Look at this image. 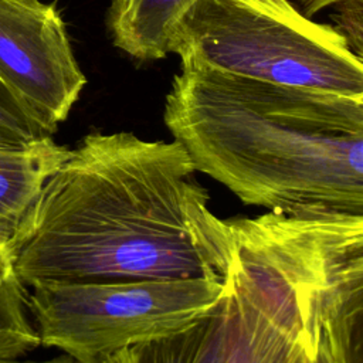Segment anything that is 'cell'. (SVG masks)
I'll return each instance as SVG.
<instances>
[{
    "mask_svg": "<svg viewBox=\"0 0 363 363\" xmlns=\"http://www.w3.org/2000/svg\"><path fill=\"white\" fill-rule=\"evenodd\" d=\"M176 142L85 135L50 176L9 241L24 288L217 278L234 255L228 220Z\"/></svg>",
    "mask_w": 363,
    "mask_h": 363,
    "instance_id": "1",
    "label": "cell"
},
{
    "mask_svg": "<svg viewBox=\"0 0 363 363\" xmlns=\"http://www.w3.org/2000/svg\"><path fill=\"white\" fill-rule=\"evenodd\" d=\"M194 0H111L106 27L116 48L138 61L169 52L172 30Z\"/></svg>",
    "mask_w": 363,
    "mask_h": 363,
    "instance_id": "8",
    "label": "cell"
},
{
    "mask_svg": "<svg viewBox=\"0 0 363 363\" xmlns=\"http://www.w3.org/2000/svg\"><path fill=\"white\" fill-rule=\"evenodd\" d=\"M40 346L38 337L0 335V359H13L27 354Z\"/></svg>",
    "mask_w": 363,
    "mask_h": 363,
    "instance_id": "12",
    "label": "cell"
},
{
    "mask_svg": "<svg viewBox=\"0 0 363 363\" xmlns=\"http://www.w3.org/2000/svg\"><path fill=\"white\" fill-rule=\"evenodd\" d=\"M40 345L75 363H104L136 343L184 330L224 298L217 278L52 284L30 288Z\"/></svg>",
    "mask_w": 363,
    "mask_h": 363,
    "instance_id": "4",
    "label": "cell"
},
{
    "mask_svg": "<svg viewBox=\"0 0 363 363\" xmlns=\"http://www.w3.org/2000/svg\"><path fill=\"white\" fill-rule=\"evenodd\" d=\"M26 295L17 278L0 284V335L38 337L27 315Z\"/></svg>",
    "mask_w": 363,
    "mask_h": 363,
    "instance_id": "11",
    "label": "cell"
},
{
    "mask_svg": "<svg viewBox=\"0 0 363 363\" xmlns=\"http://www.w3.org/2000/svg\"><path fill=\"white\" fill-rule=\"evenodd\" d=\"M0 81L48 133L67 119L86 78L55 4L0 0Z\"/></svg>",
    "mask_w": 363,
    "mask_h": 363,
    "instance_id": "5",
    "label": "cell"
},
{
    "mask_svg": "<svg viewBox=\"0 0 363 363\" xmlns=\"http://www.w3.org/2000/svg\"><path fill=\"white\" fill-rule=\"evenodd\" d=\"M69 153L52 136L24 146H0V240L6 245Z\"/></svg>",
    "mask_w": 363,
    "mask_h": 363,
    "instance_id": "6",
    "label": "cell"
},
{
    "mask_svg": "<svg viewBox=\"0 0 363 363\" xmlns=\"http://www.w3.org/2000/svg\"><path fill=\"white\" fill-rule=\"evenodd\" d=\"M163 121L197 172L285 216H363V99L180 64Z\"/></svg>",
    "mask_w": 363,
    "mask_h": 363,
    "instance_id": "2",
    "label": "cell"
},
{
    "mask_svg": "<svg viewBox=\"0 0 363 363\" xmlns=\"http://www.w3.org/2000/svg\"><path fill=\"white\" fill-rule=\"evenodd\" d=\"M169 52L180 64L363 99V62L347 37L289 0H194Z\"/></svg>",
    "mask_w": 363,
    "mask_h": 363,
    "instance_id": "3",
    "label": "cell"
},
{
    "mask_svg": "<svg viewBox=\"0 0 363 363\" xmlns=\"http://www.w3.org/2000/svg\"><path fill=\"white\" fill-rule=\"evenodd\" d=\"M52 136L0 81V146H24Z\"/></svg>",
    "mask_w": 363,
    "mask_h": 363,
    "instance_id": "10",
    "label": "cell"
},
{
    "mask_svg": "<svg viewBox=\"0 0 363 363\" xmlns=\"http://www.w3.org/2000/svg\"><path fill=\"white\" fill-rule=\"evenodd\" d=\"M16 274L13 269L11 257L9 252V247L0 240V284L14 279Z\"/></svg>",
    "mask_w": 363,
    "mask_h": 363,
    "instance_id": "14",
    "label": "cell"
},
{
    "mask_svg": "<svg viewBox=\"0 0 363 363\" xmlns=\"http://www.w3.org/2000/svg\"><path fill=\"white\" fill-rule=\"evenodd\" d=\"M299 7H301V13L306 17H312L313 14L319 13L320 10H323L325 7L333 6V4H340V3H362V0H296Z\"/></svg>",
    "mask_w": 363,
    "mask_h": 363,
    "instance_id": "13",
    "label": "cell"
},
{
    "mask_svg": "<svg viewBox=\"0 0 363 363\" xmlns=\"http://www.w3.org/2000/svg\"><path fill=\"white\" fill-rule=\"evenodd\" d=\"M227 305L223 301L190 328L125 347L104 363H224Z\"/></svg>",
    "mask_w": 363,
    "mask_h": 363,
    "instance_id": "9",
    "label": "cell"
},
{
    "mask_svg": "<svg viewBox=\"0 0 363 363\" xmlns=\"http://www.w3.org/2000/svg\"><path fill=\"white\" fill-rule=\"evenodd\" d=\"M316 363H363V251L345 261L328 292Z\"/></svg>",
    "mask_w": 363,
    "mask_h": 363,
    "instance_id": "7",
    "label": "cell"
},
{
    "mask_svg": "<svg viewBox=\"0 0 363 363\" xmlns=\"http://www.w3.org/2000/svg\"><path fill=\"white\" fill-rule=\"evenodd\" d=\"M0 363H75L72 359H69L68 356H60L55 359H50V360H20L18 357H13V359H0Z\"/></svg>",
    "mask_w": 363,
    "mask_h": 363,
    "instance_id": "15",
    "label": "cell"
}]
</instances>
